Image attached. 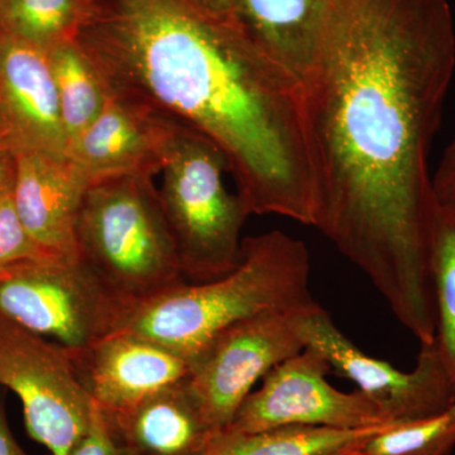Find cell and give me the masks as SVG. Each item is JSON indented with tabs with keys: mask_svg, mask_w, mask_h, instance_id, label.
I'll use <instances>...</instances> for the list:
<instances>
[{
	"mask_svg": "<svg viewBox=\"0 0 455 455\" xmlns=\"http://www.w3.org/2000/svg\"><path fill=\"white\" fill-rule=\"evenodd\" d=\"M454 70L448 0H326L299 80L313 227L420 343L436 329L429 154Z\"/></svg>",
	"mask_w": 455,
	"mask_h": 455,
	"instance_id": "1",
	"label": "cell"
},
{
	"mask_svg": "<svg viewBox=\"0 0 455 455\" xmlns=\"http://www.w3.org/2000/svg\"><path fill=\"white\" fill-rule=\"evenodd\" d=\"M73 41L108 94L220 147L248 215L313 227L300 84L243 23L193 0H82Z\"/></svg>",
	"mask_w": 455,
	"mask_h": 455,
	"instance_id": "2",
	"label": "cell"
},
{
	"mask_svg": "<svg viewBox=\"0 0 455 455\" xmlns=\"http://www.w3.org/2000/svg\"><path fill=\"white\" fill-rule=\"evenodd\" d=\"M315 305L307 245L275 229L243 239L241 259L229 274L158 296L134 311L122 331L194 363L230 326L260 314L299 313Z\"/></svg>",
	"mask_w": 455,
	"mask_h": 455,
	"instance_id": "3",
	"label": "cell"
},
{
	"mask_svg": "<svg viewBox=\"0 0 455 455\" xmlns=\"http://www.w3.org/2000/svg\"><path fill=\"white\" fill-rule=\"evenodd\" d=\"M75 235L80 259L134 311L188 283L154 176L90 181Z\"/></svg>",
	"mask_w": 455,
	"mask_h": 455,
	"instance_id": "4",
	"label": "cell"
},
{
	"mask_svg": "<svg viewBox=\"0 0 455 455\" xmlns=\"http://www.w3.org/2000/svg\"><path fill=\"white\" fill-rule=\"evenodd\" d=\"M226 171L220 147L179 123L164 157L158 194L188 283L217 280L241 259L248 212L238 194L228 191Z\"/></svg>",
	"mask_w": 455,
	"mask_h": 455,
	"instance_id": "5",
	"label": "cell"
},
{
	"mask_svg": "<svg viewBox=\"0 0 455 455\" xmlns=\"http://www.w3.org/2000/svg\"><path fill=\"white\" fill-rule=\"evenodd\" d=\"M133 313L80 259L0 269V314L71 352L121 333Z\"/></svg>",
	"mask_w": 455,
	"mask_h": 455,
	"instance_id": "6",
	"label": "cell"
},
{
	"mask_svg": "<svg viewBox=\"0 0 455 455\" xmlns=\"http://www.w3.org/2000/svg\"><path fill=\"white\" fill-rule=\"evenodd\" d=\"M0 386L20 397L27 431L51 455H70L92 427L95 405L68 350L2 314Z\"/></svg>",
	"mask_w": 455,
	"mask_h": 455,
	"instance_id": "7",
	"label": "cell"
},
{
	"mask_svg": "<svg viewBox=\"0 0 455 455\" xmlns=\"http://www.w3.org/2000/svg\"><path fill=\"white\" fill-rule=\"evenodd\" d=\"M298 331L305 348L315 349L340 376L357 385L392 424L439 414L455 403V386L435 341L421 343L414 370H397L358 348L320 305L302 313Z\"/></svg>",
	"mask_w": 455,
	"mask_h": 455,
	"instance_id": "8",
	"label": "cell"
},
{
	"mask_svg": "<svg viewBox=\"0 0 455 455\" xmlns=\"http://www.w3.org/2000/svg\"><path fill=\"white\" fill-rule=\"evenodd\" d=\"M326 359L304 348L277 364L239 407L226 429L259 433L278 427L366 430L392 425L381 407L361 391L343 392L326 379Z\"/></svg>",
	"mask_w": 455,
	"mask_h": 455,
	"instance_id": "9",
	"label": "cell"
},
{
	"mask_svg": "<svg viewBox=\"0 0 455 455\" xmlns=\"http://www.w3.org/2000/svg\"><path fill=\"white\" fill-rule=\"evenodd\" d=\"M305 311L245 319L218 335L194 361L187 383L215 430L229 427L254 385L272 368L305 348L298 331Z\"/></svg>",
	"mask_w": 455,
	"mask_h": 455,
	"instance_id": "10",
	"label": "cell"
},
{
	"mask_svg": "<svg viewBox=\"0 0 455 455\" xmlns=\"http://www.w3.org/2000/svg\"><path fill=\"white\" fill-rule=\"evenodd\" d=\"M0 125L14 151L68 158L49 52L2 29Z\"/></svg>",
	"mask_w": 455,
	"mask_h": 455,
	"instance_id": "11",
	"label": "cell"
},
{
	"mask_svg": "<svg viewBox=\"0 0 455 455\" xmlns=\"http://www.w3.org/2000/svg\"><path fill=\"white\" fill-rule=\"evenodd\" d=\"M70 353L77 376L100 411L128 409L184 381L193 363L130 333H116Z\"/></svg>",
	"mask_w": 455,
	"mask_h": 455,
	"instance_id": "12",
	"label": "cell"
},
{
	"mask_svg": "<svg viewBox=\"0 0 455 455\" xmlns=\"http://www.w3.org/2000/svg\"><path fill=\"white\" fill-rule=\"evenodd\" d=\"M179 123L108 94L94 122L68 146V157L88 181L122 175L155 176Z\"/></svg>",
	"mask_w": 455,
	"mask_h": 455,
	"instance_id": "13",
	"label": "cell"
},
{
	"mask_svg": "<svg viewBox=\"0 0 455 455\" xmlns=\"http://www.w3.org/2000/svg\"><path fill=\"white\" fill-rule=\"evenodd\" d=\"M88 184L68 157L16 151L14 204L32 241L50 259H80L75 228Z\"/></svg>",
	"mask_w": 455,
	"mask_h": 455,
	"instance_id": "14",
	"label": "cell"
},
{
	"mask_svg": "<svg viewBox=\"0 0 455 455\" xmlns=\"http://www.w3.org/2000/svg\"><path fill=\"white\" fill-rule=\"evenodd\" d=\"M99 412L128 455H200L220 433L206 420L187 379L128 409Z\"/></svg>",
	"mask_w": 455,
	"mask_h": 455,
	"instance_id": "15",
	"label": "cell"
},
{
	"mask_svg": "<svg viewBox=\"0 0 455 455\" xmlns=\"http://www.w3.org/2000/svg\"><path fill=\"white\" fill-rule=\"evenodd\" d=\"M326 0H242L239 20L269 57L296 79L316 47Z\"/></svg>",
	"mask_w": 455,
	"mask_h": 455,
	"instance_id": "16",
	"label": "cell"
},
{
	"mask_svg": "<svg viewBox=\"0 0 455 455\" xmlns=\"http://www.w3.org/2000/svg\"><path fill=\"white\" fill-rule=\"evenodd\" d=\"M388 427L366 430L287 427L259 433L224 429L200 455H331Z\"/></svg>",
	"mask_w": 455,
	"mask_h": 455,
	"instance_id": "17",
	"label": "cell"
},
{
	"mask_svg": "<svg viewBox=\"0 0 455 455\" xmlns=\"http://www.w3.org/2000/svg\"><path fill=\"white\" fill-rule=\"evenodd\" d=\"M47 52L62 125L70 146L97 119L106 106L108 92L97 71L74 41L56 44Z\"/></svg>",
	"mask_w": 455,
	"mask_h": 455,
	"instance_id": "18",
	"label": "cell"
},
{
	"mask_svg": "<svg viewBox=\"0 0 455 455\" xmlns=\"http://www.w3.org/2000/svg\"><path fill=\"white\" fill-rule=\"evenodd\" d=\"M430 269L435 298V341L455 386V221L436 206L431 235Z\"/></svg>",
	"mask_w": 455,
	"mask_h": 455,
	"instance_id": "19",
	"label": "cell"
},
{
	"mask_svg": "<svg viewBox=\"0 0 455 455\" xmlns=\"http://www.w3.org/2000/svg\"><path fill=\"white\" fill-rule=\"evenodd\" d=\"M82 0H0V29L49 51L73 41Z\"/></svg>",
	"mask_w": 455,
	"mask_h": 455,
	"instance_id": "20",
	"label": "cell"
},
{
	"mask_svg": "<svg viewBox=\"0 0 455 455\" xmlns=\"http://www.w3.org/2000/svg\"><path fill=\"white\" fill-rule=\"evenodd\" d=\"M455 449V403L444 411L392 424L359 445L357 455H451Z\"/></svg>",
	"mask_w": 455,
	"mask_h": 455,
	"instance_id": "21",
	"label": "cell"
},
{
	"mask_svg": "<svg viewBox=\"0 0 455 455\" xmlns=\"http://www.w3.org/2000/svg\"><path fill=\"white\" fill-rule=\"evenodd\" d=\"M50 259L32 241L18 214L13 190L0 197V269L26 260Z\"/></svg>",
	"mask_w": 455,
	"mask_h": 455,
	"instance_id": "22",
	"label": "cell"
},
{
	"mask_svg": "<svg viewBox=\"0 0 455 455\" xmlns=\"http://www.w3.org/2000/svg\"><path fill=\"white\" fill-rule=\"evenodd\" d=\"M431 185L436 206L455 221V140L445 149L438 170L431 176Z\"/></svg>",
	"mask_w": 455,
	"mask_h": 455,
	"instance_id": "23",
	"label": "cell"
},
{
	"mask_svg": "<svg viewBox=\"0 0 455 455\" xmlns=\"http://www.w3.org/2000/svg\"><path fill=\"white\" fill-rule=\"evenodd\" d=\"M70 455H128L108 431L106 423L95 406L92 427Z\"/></svg>",
	"mask_w": 455,
	"mask_h": 455,
	"instance_id": "24",
	"label": "cell"
},
{
	"mask_svg": "<svg viewBox=\"0 0 455 455\" xmlns=\"http://www.w3.org/2000/svg\"><path fill=\"white\" fill-rule=\"evenodd\" d=\"M16 178V151L7 142H0V197L13 190Z\"/></svg>",
	"mask_w": 455,
	"mask_h": 455,
	"instance_id": "25",
	"label": "cell"
},
{
	"mask_svg": "<svg viewBox=\"0 0 455 455\" xmlns=\"http://www.w3.org/2000/svg\"><path fill=\"white\" fill-rule=\"evenodd\" d=\"M0 455H29L20 447L9 427L7 412H5L4 387L2 386H0Z\"/></svg>",
	"mask_w": 455,
	"mask_h": 455,
	"instance_id": "26",
	"label": "cell"
},
{
	"mask_svg": "<svg viewBox=\"0 0 455 455\" xmlns=\"http://www.w3.org/2000/svg\"><path fill=\"white\" fill-rule=\"evenodd\" d=\"M202 4L215 16L241 22L242 0H202Z\"/></svg>",
	"mask_w": 455,
	"mask_h": 455,
	"instance_id": "27",
	"label": "cell"
},
{
	"mask_svg": "<svg viewBox=\"0 0 455 455\" xmlns=\"http://www.w3.org/2000/svg\"><path fill=\"white\" fill-rule=\"evenodd\" d=\"M364 442V440H363ZM362 442V443H363ZM362 443H359L357 445H353V447L344 449V451H338V453L331 454V455H357V451L359 448V445L362 444Z\"/></svg>",
	"mask_w": 455,
	"mask_h": 455,
	"instance_id": "28",
	"label": "cell"
},
{
	"mask_svg": "<svg viewBox=\"0 0 455 455\" xmlns=\"http://www.w3.org/2000/svg\"><path fill=\"white\" fill-rule=\"evenodd\" d=\"M0 142H7V139H5L4 131H3L2 125H0Z\"/></svg>",
	"mask_w": 455,
	"mask_h": 455,
	"instance_id": "29",
	"label": "cell"
},
{
	"mask_svg": "<svg viewBox=\"0 0 455 455\" xmlns=\"http://www.w3.org/2000/svg\"><path fill=\"white\" fill-rule=\"evenodd\" d=\"M193 2H196V4L202 5V7H203L202 0H193Z\"/></svg>",
	"mask_w": 455,
	"mask_h": 455,
	"instance_id": "30",
	"label": "cell"
}]
</instances>
